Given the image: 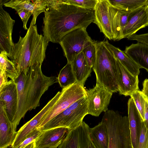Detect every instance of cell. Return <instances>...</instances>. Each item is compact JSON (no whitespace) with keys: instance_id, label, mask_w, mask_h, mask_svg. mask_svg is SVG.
I'll use <instances>...</instances> for the list:
<instances>
[{"instance_id":"cell-18","label":"cell","mask_w":148,"mask_h":148,"mask_svg":"<svg viewBox=\"0 0 148 148\" xmlns=\"http://www.w3.org/2000/svg\"><path fill=\"white\" fill-rule=\"evenodd\" d=\"M148 26V14L145 5L133 11L123 32V38H128L140 29Z\"/></svg>"},{"instance_id":"cell-39","label":"cell","mask_w":148,"mask_h":148,"mask_svg":"<svg viewBox=\"0 0 148 148\" xmlns=\"http://www.w3.org/2000/svg\"><path fill=\"white\" fill-rule=\"evenodd\" d=\"M143 124L148 129V101L146 99Z\"/></svg>"},{"instance_id":"cell-41","label":"cell","mask_w":148,"mask_h":148,"mask_svg":"<svg viewBox=\"0 0 148 148\" xmlns=\"http://www.w3.org/2000/svg\"><path fill=\"white\" fill-rule=\"evenodd\" d=\"M145 6L146 11L148 14V0H147V1L145 5Z\"/></svg>"},{"instance_id":"cell-14","label":"cell","mask_w":148,"mask_h":148,"mask_svg":"<svg viewBox=\"0 0 148 148\" xmlns=\"http://www.w3.org/2000/svg\"><path fill=\"white\" fill-rule=\"evenodd\" d=\"M70 130L60 127L42 131L35 141L37 148H57Z\"/></svg>"},{"instance_id":"cell-32","label":"cell","mask_w":148,"mask_h":148,"mask_svg":"<svg viewBox=\"0 0 148 148\" xmlns=\"http://www.w3.org/2000/svg\"><path fill=\"white\" fill-rule=\"evenodd\" d=\"M98 0H67L70 5L84 9L94 10Z\"/></svg>"},{"instance_id":"cell-36","label":"cell","mask_w":148,"mask_h":148,"mask_svg":"<svg viewBox=\"0 0 148 148\" xmlns=\"http://www.w3.org/2000/svg\"><path fill=\"white\" fill-rule=\"evenodd\" d=\"M127 39L130 40H136L148 45V33L140 34H135Z\"/></svg>"},{"instance_id":"cell-2","label":"cell","mask_w":148,"mask_h":148,"mask_svg":"<svg viewBox=\"0 0 148 148\" xmlns=\"http://www.w3.org/2000/svg\"><path fill=\"white\" fill-rule=\"evenodd\" d=\"M41 66L30 67L19 74L14 81L17 88L18 105L12 123L16 129L27 112L39 106L42 96L50 86L58 82L56 76L48 77L43 74Z\"/></svg>"},{"instance_id":"cell-19","label":"cell","mask_w":148,"mask_h":148,"mask_svg":"<svg viewBox=\"0 0 148 148\" xmlns=\"http://www.w3.org/2000/svg\"><path fill=\"white\" fill-rule=\"evenodd\" d=\"M0 101L4 102L7 115L12 122L16 114L18 105L17 88L12 80L0 90Z\"/></svg>"},{"instance_id":"cell-9","label":"cell","mask_w":148,"mask_h":148,"mask_svg":"<svg viewBox=\"0 0 148 148\" xmlns=\"http://www.w3.org/2000/svg\"><path fill=\"white\" fill-rule=\"evenodd\" d=\"M88 114L98 116L108 110L113 93L98 83L93 88L86 89Z\"/></svg>"},{"instance_id":"cell-11","label":"cell","mask_w":148,"mask_h":148,"mask_svg":"<svg viewBox=\"0 0 148 148\" xmlns=\"http://www.w3.org/2000/svg\"><path fill=\"white\" fill-rule=\"evenodd\" d=\"M60 93V92L58 91L38 114L17 132L15 138L11 146V148H16L30 133L38 127L44 116L57 101Z\"/></svg>"},{"instance_id":"cell-17","label":"cell","mask_w":148,"mask_h":148,"mask_svg":"<svg viewBox=\"0 0 148 148\" xmlns=\"http://www.w3.org/2000/svg\"><path fill=\"white\" fill-rule=\"evenodd\" d=\"M6 0L4 5L11 8L17 12L25 10L31 12L33 17L30 26L35 25L38 15L44 12L47 5V0Z\"/></svg>"},{"instance_id":"cell-5","label":"cell","mask_w":148,"mask_h":148,"mask_svg":"<svg viewBox=\"0 0 148 148\" xmlns=\"http://www.w3.org/2000/svg\"><path fill=\"white\" fill-rule=\"evenodd\" d=\"M102 121L108 130V148H132L128 116L108 110L104 114Z\"/></svg>"},{"instance_id":"cell-4","label":"cell","mask_w":148,"mask_h":148,"mask_svg":"<svg viewBox=\"0 0 148 148\" xmlns=\"http://www.w3.org/2000/svg\"><path fill=\"white\" fill-rule=\"evenodd\" d=\"M96 59L92 68L96 83L112 93L118 91L116 59L104 41L96 42Z\"/></svg>"},{"instance_id":"cell-24","label":"cell","mask_w":148,"mask_h":148,"mask_svg":"<svg viewBox=\"0 0 148 148\" xmlns=\"http://www.w3.org/2000/svg\"><path fill=\"white\" fill-rule=\"evenodd\" d=\"M104 41L106 46L123 66L132 75L138 76L140 69L138 65L124 51L110 44L107 40Z\"/></svg>"},{"instance_id":"cell-10","label":"cell","mask_w":148,"mask_h":148,"mask_svg":"<svg viewBox=\"0 0 148 148\" xmlns=\"http://www.w3.org/2000/svg\"><path fill=\"white\" fill-rule=\"evenodd\" d=\"M4 3V0H0V52L5 51L9 58L14 44L12 34L15 21L3 8Z\"/></svg>"},{"instance_id":"cell-15","label":"cell","mask_w":148,"mask_h":148,"mask_svg":"<svg viewBox=\"0 0 148 148\" xmlns=\"http://www.w3.org/2000/svg\"><path fill=\"white\" fill-rule=\"evenodd\" d=\"M128 108L132 148H138L143 121L132 98L128 100Z\"/></svg>"},{"instance_id":"cell-37","label":"cell","mask_w":148,"mask_h":148,"mask_svg":"<svg viewBox=\"0 0 148 148\" xmlns=\"http://www.w3.org/2000/svg\"><path fill=\"white\" fill-rule=\"evenodd\" d=\"M8 78L6 72L0 70V90L12 81L11 79L8 80Z\"/></svg>"},{"instance_id":"cell-38","label":"cell","mask_w":148,"mask_h":148,"mask_svg":"<svg viewBox=\"0 0 148 148\" xmlns=\"http://www.w3.org/2000/svg\"><path fill=\"white\" fill-rule=\"evenodd\" d=\"M146 100L148 101V79H145L143 83V88L141 91Z\"/></svg>"},{"instance_id":"cell-26","label":"cell","mask_w":148,"mask_h":148,"mask_svg":"<svg viewBox=\"0 0 148 148\" xmlns=\"http://www.w3.org/2000/svg\"><path fill=\"white\" fill-rule=\"evenodd\" d=\"M57 79L62 89L77 82L71 64L68 63L60 71Z\"/></svg>"},{"instance_id":"cell-29","label":"cell","mask_w":148,"mask_h":148,"mask_svg":"<svg viewBox=\"0 0 148 148\" xmlns=\"http://www.w3.org/2000/svg\"><path fill=\"white\" fill-rule=\"evenodd\" d=\"M78 127L70 130L57 148H80Z\"/></svg>"},{"instance_id":"cell-13","label":"cell","mask_w":148,"mask_h":148,"mask_svg":"<svg viewBox=\"0 0 148 148\" xmlns=\"http://www.w3.org/2000/svg\"><path fill=\"white\" fill-rule=\"evenodd\" d=\"M116 59L118 91L121 95L125 96H130L135 91L139 89L138 76L131 74Z\"/></svg>"},{"instance_id":"cell-40","label":"cell","mask_w":148,"mask_h":148,"mask_svg":"<svg viewBox=\"0 0 148 148\" xmlns=\"http://www.w3.org/2000/svg\"><path fill=\"white\" fill-rule=\"evenodd\" d=\"M35 141H33L30 144L27 145L24 148H37L36 145Z\"/></svg>"},{"instance_id":"cell-22","label":"cell","mask_w":148,"mask_h":148,"mask_svg":"<svg viewBox=\"0 0 148 148\" xmlns=\"http://www.w3.org/2000/svg\"><path fill=\"white\" fill-rule=\"evenodd\" d=\"M70 64L77 82L84 86L90 75L92 68L89 65L83 51L77 55Z\"/></svg>"},{"instance_id":"cell-28","label":"cell","mask_w":148,"mask_h":148,"mask_svg":"<svg viewBox=\"0 0 148 148\" xmlns=\"http://www.w3.org/2000/svg\"><path fill=\"white\" fill-rule=\"evenodd\" d=\"M80 148H96L90 136L89 127L84 121L78 127Z\"/></svg>"},{"instance_id":"cell-34","label":"cell","mask_w":148,"mask_h":148,"mask_svg":"<svg viewBox=\"0 0 148 148\" xmlns=\"http://www.w3.org/2000/svg\"><path fill=\"white\" fill-rule=\"evenodd\" d=\"M138 148H148V129L144 124L143 126Z\"/></svg>"},{"instance_id":"cell-20","label":"cell","mask_w":148,"mask_h":148,"mask_svg":"<svg viewBox=\"0 0 148 148\" xmlns=\"http://www.w3.org/2000/svg\"><path fill=\"white\" fill-rule=\"evenodd\" d=\"M110 10L114 36L113 40H119L123 38V30L128 22L130 14L134 10L126 11L119 10L110 4Z\"/></svg>"},{"instance_id":"cell-3","label":"cell","mask_w":148,"mask_h":148,"mask_svg":"<svg viewBox=\"0 0 148 148\" xmlns=\"http://www.w3.org/2000/svg\"><path fill=\"white\" fill-rule=\"evenodd\" d=\"M49 42L43 36L38 34L36 25L29 26L24 37L20 36L9 58L18 75L30 67L42 65Z\"/></svg>"},{"instance_id":"cell-33","label":"cell","mask_w":148,"mask_h":148,"mask_svg":"<svg viewBox=\"0 0 148 148\" xmlns=\"http://www.w3.org/2000/svg\"><path fill=\"white\" fill-rule=\"evenodd\" d=\"M42 132V131L37 128L35 129L26 137L16 148H24L27 145L35 140Z\"/></svg>"},{"instance_id":"cell-8","label":"cell","mask_w":148,"mask_h":148,"mask_svg":"<svg viewBox=\"0 0 148 148\" xmlns=\"http://www.w3.org/2000/svg\"><path fill=\"white\" fill-rule=\"evenodd\" d=\"M86 29L79 28L70 32L59 43L67 59V63H70L75 57L83 51L86 44L92 40Z\"/></svg>"},{"instance_id":"cell-1","label":"cell","mask_w":148,"mask_h":148,"mask_svg":"<svg viewBox=\"0 0 148 148\" xmlns=\"http://www.w3.org/2000/svg\"><path fill=\"white\" fill-rule=\"evenodd\" d=\"M43 17V36L48 42L59 43L76 29L86 28L95 18L94 10L68 3L67 0H47Z\"/></svg>"},{"instance_id":"cell-6","label":"cell","mask_w":148,"mask_h":148,"mask_svg":"<svg viewBox=\"0 0 148 148\" xmlns=\"http://www.w3.org/2000/svg\"><path fill=\"white\" fill-rule=\"evenodd\" d=\"M88 113V100L86 96L71 104L61 112L52 119L42 127L38 128L44 131L64 127L71 130L79 127Z\"/></svg>"},{"instance_id":"cell-30","label":"cell","mask_w":148,"mask_h":148,"mask_svg":"<svg viewBox=\"0 0 148 148\" xmlns=\"http://www.w3.org/2000/svg\"><path fill=\"white\" fill-rule=\"evenodd\" d=\"M96 42L92 40L85 45L83 51L89 65L92 68L94 66L96 59Z\"/></svg>"},{"instance_id":"cell-7","label":"cell","mask_w":148,"mask_h":148,"mask_svg":"<svg viewBox=\"0 0 148 148\" xmlns=\"http://www.w3.org/2000/svg\"><path fill=\"white\" fill-rule=\"evenodd\" d=\"M86 96L84 86L77 82L62 88L57 101L44 116L38 128L42 127L71 104Z\"/></svg>"},{"instance_id":"cell-27","label":"cell","mask_w":148,"mask_h":148,"mask_svg":"<svg viewBox=\"0 0 148 148\" xmlns=\"http://www.w3.org/2000/svg\"><path fill=\"white\" fill-rule=\"evenodd\" d=\"M8 57L5 51L0 52V70L5 71L8 77L14 81L18 77V74L14 64Z\"/></svg>"},{"instance_id":"cell-31","label":"cell","mask_w":148,"mask_h":148,"mask_svg":"<svg viewBox=\"0 0 148 148\" xmlns=\"http://www.w3.org/2000/svg\"><path fill=\"white\" fill-rule=\"evenodd\" d=\"M130 96L133 99L144 121L146 102L145 97L139 89L135 91Z\"/></svg>"},{"instance_id":"cell-12","label":"cell","mask_w":148,"mask_h":148,"mask_svg":"<svg viewBox=\"0 0 148 148\" xmlns=\"http://www.w3.org/2000/svg\"><path fill=\"white\" fill-rule=\"evenodd\" d=\"M110 5L108 0H98L94 10L95 18L93 23L97 25L100 32L106 38L113 40Z\"/></svg>"},{"instance_id":"cell-21","label":"cell","mask_w":148,"mask_h":148,"mask_svg":"<svg viewBox=\"0 0 148 148\" xmlns=\"http://www.w3.org/2000/svg\"><path fill=\"white\" fill-rule=\"evenodd\" d=\"M124 51L140 68L148 72V45L137 42L126 46Z\"/></svg>"},{"instance_id":"cell-16","label":"cell","mask_w":148,"mask_h":148,"mask_svg":"<svg viewBox=\"0 0 148 148\" xmlns=\"http://www.w3.org/2000/svg\"><path fill=\"white\" fill-rule=\"evenodd\" d=\"M17 132L7 115L4 102L0 101V148H7L13 143Z\"/></svg>"},{"instance_id":"cell-23","label":"cell","mask_w":148,"mask_h":148,"mask_svg":"<svg viewBox=\"0 0 148 148\" xmlns=\"http://www.w3.org/2000/svg\"><path fill=\"white\" fill-rule=\"evenodd\" d=\"M90 139L96 148H108L109 138L107 126L102 121L92 128H89Z\"/></svg>"},{"instance_id":"cell-25","label":"cell","mask_w":148,"mask_h":148,"mask_svg":"<svg viewBox=\"0 0 148 148\" xmlns=\"http://www.w3.org/2000/svg\"><path fill=\"white\" fill-rule=\"evenodd\" d=\"M147 0H108L110 4L120 10L133 11L145 5Z\"/></svg>"},{"instance_id":"cell-35","label":"cell","mask_w":148,"mask_h":148,"mask_svg":"<svg viewBox=\"0 0 148 148\" xmlns=\"http://www.w3.org/2000/svg\"><path fill=\"white\" fill-rule=\"evenodd\" d=\"M17 12L23 22V28L25 30H27V24L29 17L32 14V13L25 10H20Z\"/></svg>"}]
</instances>
